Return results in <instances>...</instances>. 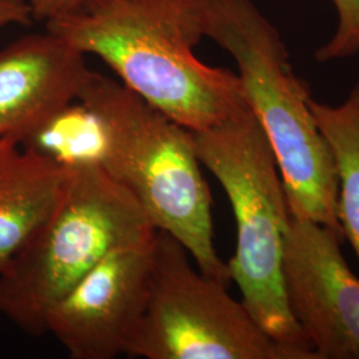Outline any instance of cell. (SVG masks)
Segmentation results:
<instances>
[{
	"mask_svg": "<svg viewBox=\"0 0 359 359\" xmlns=\"http://www.w3.org/2000/svg\"><path fill=\"white\" fill-rule=\"evenodd\" d=\"M46 29L84 55L100 57L121 83L192 132L250 108L241 80L203 63L198 0H81Z\"/></svg>",
	"mask_w": 359,
	"mask_h": 359,
	"instance_id": "6da1fadb",
	"label": "cell"
},
{
	"mask_svg": "<svg viewBox=\"0 0 359 359\" xmlns=\"http://www.w3.org/2000/svg\"><path fill=\"white\" fill-rule=\"evenodd\" d=\"M76 100L96 121L100 165L136 198L156 229L184 245L197 269L229 287L228 264L215 246L212 196L192 130L123 83L93 71Z\"/></svg>",
	"mask_w": 359,
	"mask_h": 359,
	"instance_id": "7a4b0ae2",
	"label": "cell"
},
{
	"mask_svg": "<svg viewBox=\"0 0 359 359\" xmlns=\"http://www.w3.org/2000/svg\"><path fill=\"white\" fill-rule=\"evenodd\" d=\"M205 38L231 53L250 109L277 157L292 217L344 236L333 152L310 109L308 84L293 72L278 29L253 0H198Z\"/></svg>",
	"mask_w": 359,
	"mask_h": 359,
	"instance_id": "3957f363",
	"label": "cell"
},
{
	"mask_svg": "<svg viewBox=\"0 0 359 359\" xmlns=\"http://www.w3.org/2000/svg\"><path fill=\"white\" fill-rule=\"evenodd\" d=\"M67 164L62 196L25 248L0 270V316L25 333H46V317L104 257L149 243L156 226L97 158Z\"/></svg>",
	"mask_w": 359,
	"mask_h": 359,
	"instance_id": "277c9868",
	"label": "cell"
},
{
	"mask_svg": "<svg viewBox=\"0 0 359 359\" xmlns=\"http://www.w3.org/2000/svg\"><path fill=\"white\" fill-rule=\"evenodd\" d=\"M193 136L201 165L231 201L237 245L228 269L243 304L276 342L299 359H317L286 301L283 241L292 215L277 157L261 123L248 108Z\"/></svg>",
	"mask_w": 359,
	"mask_h": 359,
	"instance_id": "5b68a950",
	"label": "cell"
},
{
	"mask_svg": "<svg viewBox=\"0 0 359 359\" xmlns=\"http://www.w3.org/2000/svg\"><path fill=\"white\" fill-rule=\"evenodd\" d=\"M184 245L154 234L147 299L126 354L145 359H299L257 323L228 286L191 264Z\"/></svg>",
	"mask_w": 359,
	"mask_h": 359,
	"instance_id": "8992f818",
	"label": "cell"
},
{
	"mask_svg": "<svg viewBox=\"0 0 359 359\" xmlns=\"http://www.w3.org/2000/svg\"><path fill=\"white\" fill-rule=\"evenodd\" d=\"M344 237L290 217L283 253L287 306L317 359H359V278L342 255Z\"/></svg>",
	"mask_w": 359,
	"mask_h": 359,
	"instance_id": "52a82bcc",
	"label": "cell"
},
{
	"mask_svg": "<svg viewBox=\"0 0 359 359\" xmlns=\"http://www.w3.org/2000/svg\"><path fill=\"white\" fill-rule=\"evenodd\" d=\"M152 241L104 257L48 311L46 333L52 334L71 358L126 354L145 306Z\"/></svg>",
	"mask_w": 359,
	"mask_h": 359,
	"instance_id": "ba28073f",
	"label": "cell"
},
{
	"mask_svg": "<svg viewBox=\"0 0 359 359\" xmlns=\"http://www.w3.org/2000/svg\"><path fill=\"white\" fill-rule=\"evenodd\" d=\"M86 55L46 29L0 51V140L23 144L75 103Z\"/></svg>",
	"mask_w": 359,
	"mask_h": 359,
	"instance_id": "9c48e42d",
	"label": "cell"
},
{
	"mask_svg": "<svg viewBox=\"0 0 359 359\" xmlns=\"http://www.w3.org/2000/svg\"><path fill=\"white\" fill-rule=\"evenodd\" d=\"M67 164L0 140V270L32 238L57 204Z\"/></svg>",
	"mask_w": 359,
	"mask_h": 359,
	"instance_id": "30bf717a",
	"label": "cell"
},
{
	"mask_svg": "<svg viewBox=\"0 0 359 359\" xmlns=\"http://www.w3.org/2000/svg\"><path fill=\"white\" fill-rule=\"evenodd\" d=\"M310 109L333 152L338 175V218L359 264V81L339 105L310 99Z\"/></svg>",
	"mask_w": 359,
	"mask_h": 359,
	"instance_id": "8fae6325",
	"label": "cell"
},
{
	"mask_svg": "<svg viewBox=\"0 0 359 359\" xmlns=\"http://www.w3.org/2000/svg\"><path fill=\"white\" fill-rule=\"evenodd\" d=\"M337 28L332 39L316 52V60L327 63L359 53V0H332Z\"/></svg>",
	"mask_w": 359,
	"mask_h": 359,
	"instance_id": "7c38bea8",
	"label": "cell"
},
{
	"mask_svg": "<svg viewBox=\"0 0 359 359\" xmlns=\"http://www.w3.org/2000/svg\"><path fill=\"white\" fill-rule=\"evenodd\" d=\"M32 20L29 0H0V29L11 25L29 26Z\"/></svg>",
	"mask_w": 359,
	"mask_h": 359,
	"instance_id": "4fadbf2b",
	"label": "cell"
},
{
	"mask_svg": "<svg viewBox=\"0 0 359 359\" xmlns=\"http://www.w3.org/2000/svg\"><path fill=\"white\" fill-rule=\"evenodd\" d=\"M81 0H29L32 18L38 22H47L53 16L68 11Z\"/></svg>",
	"mask_w": 359,
	"mask_h": 359,
	"instance_id": "5bb4252c",
	"label": "cell"
}]
</instances>
